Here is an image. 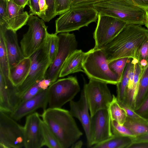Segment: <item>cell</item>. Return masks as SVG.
Listing matches in <instances>:
<instances>
[{
	"label": "cell",
	"instance_id": "6da1fadb",
	"mask_svg": "<svg viewBox=\"0 0 148 148\" xmlns=\"http://www.w3.org/2000/svg\"><path fill=\"white\" fill-rule=\"evenodd\" d=\"M148 36V29L142 25L127 24L113 40L102 49L108 63L123 58L135 59L138 49Z\"/></svg>",
	"mask_w": 148,
	"mask_h": 148
},
{
	"label": "cell",
	"instance_id": "7a4b0ae2",
	"mask_svg": "<svg viewBox=\"0 0 148 148\" xmlns=\"http://www.w3.org/2000/svg\"><path fill=\"white\" fill-rule=\"evenodd\" d=\"M40 116L55 136L61 148L71 147L83 135L69 111L61 108H49L43 110Z\"/></svg>",
	"mask_w": 148,
	"mask_h": 148
},
{
	"label": "cell",
	"instance_id": "3957f363",
	"mask_svg": "<svg viewBox=\"0 0 148 148\" xmlns=\"http://www.w3.org/2000/svg\"><path fill=\"white\" fill-rule=\"evenodd\" d=\"M92 6L98 14L117 18L127 24L144 25L146 10L133 0H104Z\"/></svg>",
	"mask_w": 148,
	"mask_h": 148
},
{
	"label": "cell",
	"instance_id": "277c9868",
	"mask_svg": "<svg viewBox=\"0 0 148 148\" xmlns=\"http://www.w3.org/2000/svg\"><path fill=\"white\" fill-rule=\"evenodd\" d=\"M86 53L82 69L89 78L116 85L119 79L109 68L106 56L102 49L94 47Z\"/></svg>",
	"mask_w": 148,
	"mask_h": 148
},
{
	"label": "cell",
	"instance_id": "5b68a950",
	"mask_svg": "<svg viewBox=\"0 0 148 148\" xmlns=\"http://www.w3.org/2000/svg\"><path fill=\"white\" fill-rule=\"evenodd\" d=\"M98 14L92 6L71 8L56 20L55 33L69 32L88 26L96 21Z\"/></svg>",
	"mask_w": 148,
	"mask_h": 148
},
{
	"label": "cell",
	"instance_id": "8992f818",
	"mask_svg": "<svg viewBox=\"0 0 148 148\" xmlns=\"http://www.w3.org/2000/svg\"><path fill=\"white\" fill-rule=\"evenodd\" d=\"M50 43L49 33L44 43L30 57L31 64L29 73L23 83L16 87L20 97L34 84L45 78L51 64L49 58Z\"/></svg>",
	"mask_w": 148,
	"mask_h": 148
},
{
	"label": "cell",
	"instance_id": "52a82bcc",
	"mask_svg": "<svg viewBox=\"0 0 148 148\" xmlns=\"http://www.w3.org/2000/svg\"><path fill=\"white\" fill-rule=\"evenodd\" d=\"M80 89L76 77L70 76L58 79L47 89L49 108H61L73 100Z\"/></svg>",
	"mask_w": 148,
	"mask_h": 148
},
{
	"label": "cell",
	"instance_id": "ba28073f",
	"mask_svg": "<svg viewBox=\"0 0 148 148\" xmlns=\"http://www.w3.org/2000/svg\"><path fill=\"white\" fill-rule=\"evenodd\" d=\"M44 21L38 16L29 15L28 31L23 35L20 47L25 58L30 57L45 42L49 33Z\"/></svg>",
	"mask_w": 148,
	"mask_h": 148
},
{
	"label": "cell",
	"instance_id": "9c48e42d",
	"mask_svg": "<svg viewBox=\"0 0 148 148\" xmlns=\"http://www.w3.org/2000/svg\"><path fill=\"white\" fill-rule=\"evenodd\" d=\"M59 46L56 56L47 70L45 78L52 84L59 77L62 68L69 56L77 49L78 43L73 33H61L58 35Z\"/></svg>",
	"mask_w": 148,
	"mask_h": 148
},
{
	"label": "cell",
	"instance_id": "30bf717a",
	"mask_svg": "<svg viewBox=\"0 0 148 148\" xmlns=\"http://www.w3.org/2000/svg\"><path fill=\"white\" fill-rule=\"evenodd\" d=\"M24 146V127L7 113L0 111V148Z\"/></svg>",
	"mask_w": 148,
	"mask_h": 148
},
{
	"label": "cell",
	"instance_id": "8fae6325",
	"mask_svg": "<svg viewBox=\"0 0 148 148\" xmlns=\"http://www.w3.org/2000/svg\"><path fill=\"white\" fill-rule=\"evenodd\" d=\"M84 89L88 106L90 116L99 110L108 109L111 101L112 95L107 84L104 82L89 79L84 84Z\"/></svg>",
	"mask_w": 148,
	"mask_h": 148
},
{
	"label": "cell",
	"instance_id": "7c38bea8",
	"mask_svg": "<svg viewBox=\"0 0 148 148\" xmlns=\"http://www.w3.org/2000/svg\"><path fill=\"white\" fill-rule=\"evenodd\" d=\"M97 27L93 33L96 49H101L113 40L127 24L115 17L98 14Z\"/></svg>",
	"mask_w": 148,
	"mask_h": 148
},
{
	"label": "cell",
	"instance_id": "4fadbf2b",
	"mask_svg": "<svg viewBox=\"0 0 148 148\" xmlns=\"http://www.w3.org/2000/svg\"><path fill=\"white\" fill-rule=\"evenodd\" d=\"M113 136L108 109L100 110L90 116V139L88 147L104 141Z\"/></svg>",
	"mask_w": 148,
	"mask_h": 148
},
{
	"label": "cell",
	"instance_id": "5bb4252c",
	"mask_svg": "<svg viewBox=\"0 0 148 148\" xmlns=\"http://www.w3.org/2000/svg\"><path fill=\"white\" fill-rule=\"evenodd\" d=\"M40 115L35 112L26 116L24 127L25 148H40L44 146L42 133V120Z\"/></svg>",
	"mask_w": 148,
	"mask_h": 148
},
{
	"label": "cell",
	"instance_id": "9a60e30c",
	"mask_svg": "<svg viewBox=\"0 0 148 148\" xmlns=\"http://www.w3.org/2000/svg\"><path fill=\"white\" fill-rule=\"evenodd\" d=\"M48 105L47 90H42L32 97L20 104L10 116L16 121L35 112L38 109H46Z\"/></svg>",
	"mask_w": 148,
	"mask_h": 148
},
{
	"label": "cell",
	"instance_id": "2e32d148",
	"mask_svg": "<svg viewBox=\"0 0 148 148\" xmlns=\"http://www.w3.org/2000/svg\"><path fill=\"white\" fill-rule=\"evenodd\" d=\"M16 32L0 24V33L3 37L10 68L17 64L24 57L18 42Z\"/></svg>",
	"mask_w": 148,
	"mask_h": 148
},
{
	"label": "cell",
	"instance_id": "e0dca14e",
	"mask_svg": "<svg viewBox=\"0 0 148 148\" xmlns=\"http://www.w3.org/2000/svg\"><path fill=\"white\" fill-rule=\"evenodd\" d=\"M69 112L73 117L77 119L81 122L86 135L87 145L90 139V116L89 115L88 106L85 91L83 88L80 98L77 101H70Z\"/></svg>",
	"mask_w": 148,
	"mask_h": 148
},
{
	"label": "cell",
	"instance_id": "ac0fdd59",
	"mask_svg": "<svg viewBox=\"0 0 148 148\" xmlns=\"http://www.w3.org/2000/svg\"><path fill=\"white\" fill-rule=\"evenodd\" d=\"M24 8L8 0L7 19L4 24L7 28L16 32L27 24L29 15Z\"/></svg>",
	"mask_w": 148,
	"mask_h": 148
},
{
	"label": "cell",
	"instance_id": "d6986e66",
	"mask_svg": "<svg viewBox=\"0 0 148 148\" xmlns=\"http://www.w3.org/2000/svg\"><path fill=\"white\" fill-rule=\"evenodd\" d=\"M81 49H76L67 58L60 72L59 77L69 74L81 72L84 73L82 64L86 55Z\"/></svg>",
	"mask_w": 148,
	"mask_h": 148
},
{
	"label": "cell",
	"instance_id": "ffe728a7",
	"mask_svg": "<svg viewBox=\"0 0 148 148\" xmlns=\"http://www.w3.org/2000/svg\"><path fill=\"white\" fill-rule=\"evenodd\" d=\"M145 69L142 67L138 62L135 64L134 70L129 81L125 99L122 102L133 110L140 79Z\"/></svg>",
	"mask_w": 148,
	"mask_h": 148
},
{
	"label": "cell",
	"instance_id": "44dd1931",
	"mask_svg": "<svg viewBox=\"0 0 148 148\" xmlns=\"http://www.w3.org/2000/svg\"><path fill=\"white\" fill-rule=\"evenodd\" d=\"M31 64L30 58H25L16 65L10 68V78L14 86L18 87L24 81L29 73Z\"/></svg>",
	"mask_w": 148,
	"mask_h": 148
},
{
	"label": "cell",
	"instance_id": "7402d4cb",
	"mask_svg": "<svg viewBox=\"0 0 148 148\" xmlns=\"http://www.w3.org/2000/svg\"><path fill=\"white\" fill-rule=\"evenodd\" d=\"M138 62L136 59L130 58L127 63L122 75L116 84L117 96L118 101L123 102L125 99L129 81L134 70L135 64Z\"/></svg>",
	"mask_w": 148,
	"mask_h": 148
},
{
	"label": "cell",
	"instance_id": "603a6c76",
	"mask_svg": "<svg viewBox=\"0 0 148 148\" xmlns=\"http://www.w3.org/2000/svg\"><path fill=\"white\" fill-rule=\"evenodd\" d=\"M133 143L132 137L113 135L109 139L92 146L93 148H128Z\"/></svg>",
	"mask_w": 148,
	"mask_h": 148
},
{
	"label": "cell",
	"instance_id": "cb8c5ba5",
	"mask_svg": "<svg viewBox=\"0 0 148 148\" xmlns=\"http://www.w3.org/2000/svg\"><path fill=\"white\" fill-rule=\"evenodd\" d=\"M148 95V65L144 69L140 79L134 110L139 107Z\"/></svg>",
	"mask_w": 148,
	"mask_h": 148
},
{
	"label": "cell",
	"instance_id": "d4e9b609",
	"mask_svg": "<svg viewBox=\"0 0 148 148\" xmlns=\"http://www.w3.org/2000/svg\"><path fill=\"white\" fill-rule=\"evenodd\" d=\"M123 125L136 136L148 133V122L144 119H138L127 116Z\"/></svg>",
	"mask_w": 148,
	"mask_h": 148
},
{
	"label": "cell",
	"instance_id": "484cf974",
	"mask_svg": "<svg viewBox=\"0 0 148 148\" xmlns=\"http://www.w3.org/2000/svg\"><path fill=\"white\" fill-rule=\"evenodd\" d=\"M108 110L111 120H115L120 124H124L127 117L126 112L120 106L116 97L114 95Z\"/></svg>",
	"mask_w": 148,
	"mask_h": 148
},
{
	"label": "cell",
	"instance_id": "4316f807",
	"mask_svg": "<svg viewBox=\"0 0 148 148\" xmlns=\"http://www.w3.org/2000/svg\"><path fill=\"white\" fill-rule=\"evenodd\" d=\"M10 66L4 41L2 35L0 33V72L6 80H10Z\"/></svg>",
	"mask_w": 148,
	"mask_h": 148
},
{
	"label": "cell",
	"instance_id": "83f0119b",
	"mask_svg": "<svg viewBox=\"0 0 148 148\" xmlns=\"http://www.w3.org/2000/svg\"><path fill=\"white\" fill-rule=\"evenodd\" d=\"M52 84L49 80L45 78L37 82L21 97L20 104L32 97L40 91L47 89Z\"/></svg>",
	"mask_w": 148,
	"mask_h": 148
},
{
	"label": "cell",
	"instance_id": "f1b7e54d",
	"mask_svg": "<svg viewBox=\"0 0 148 148\" xmlns=\"http://www.w3.org/2000/svg\"><path fill=\"white\" fill-rule=\"evenodd\" d=\"M5 79L0 72V111L11 113L13 111L5 88Z\"/></svg>",
	"mask_w": 148,
	"mask_h": 148
},
{
	"label": "cell",
	"instance_id": "f546056e",
	"mask_svg": "<svg viewBox=\"0 0 148 148\" xmlns=\"http://www.w3.org/2000/svg\"><path fill=\"white\" fill-rule=\"evenodd\" d=\"M42 127L44 146L49 148H61L54 134L43 121Z\"/></svg>",
	"mask_w": 148,
	"mask_h": 148
},
{
	"label": "cell",
	"instance_id": "4dcf8cb0",
	"mask_svg": "<svg viewBox=\"0 0 148 148\" xmlns=\"http://www.w3.org/2000/svg\"><path fill=\"white\" fill-rule=\"evenodd\" d=\"M129 58H119L112 61L108 63L109 68L112 71L118 76L119 80L122 75Z\"/></svg>",
	"mask_w": 148,
	"mask_h": 148
},
{
	"label": "cell",
	"instance_id": "1f68e13d",
	"mask_svg": "<svg viewBox=\"0 0 148 148\" xmlns=\"http://www.w3.org/2000/svg\"><path fill=\"white\" fill-rule=\"evenodd\" d=\"M111 127L113 135L129 136L136 137L134 134L127 127L121 124L115 120H111Z\"/></svg>",
	"mask_w": 148,
	"mask_h": 148
},
{
	"label": "cell",
	"instance_id": "d6a6232c",
	"mask_svg": "<svg viewBox=\"0 0 148 148\" xmlns=\"http://www.w3.org/2000/svg\"><path fill=\"white\" fill-rule=\"evenodd\" d=\"M50 43L49 50V58L51 64L57 54L59 46V38L55 33L50 34Z\"/></svg>",
	"mask_w": 148,
	"mask_h": 148
},
{
	"label": "cell",
	"instance_id": "836d02e7",
	"mask_svg": "<svg viewBox=\"0 0 148 148\" xmlns=\"http://www.w3.org/2000/svg\"><path fill=\"white\" fill-rule=\"evenodd\" d=\"M135 59L138 60V62L144 60L148 63V36L138 49L136 54Z\"/></svg>",
	"mask_w": 148,
	"mask_h": 148
},
{
	"label": "cell",
	"instance_id": "e575fe53",
	"mask_svg": "<svg viewBox=\"0 0 148 148\" xmlns=\"http://www.w3.org/2000/svg\"><path fill=\"white\" fill-rule=\"evenodd\" d=\"M71 8L70 0H55L56 16L64 13Z\"/></svg>",
	"mask_w": 148,
	"mask_h": 148
},
{
	"label": "cell",
	"instance_id": "d590c367",
	"mask_svg": "<svg viewBox=\"0 0 148 148\" xmlns=\"http://www.w3.org/2000/svg\"><path fill=\"white\" fill-rule=\"evenodd\" d=\"M134 110L148 122V95L139 107Z\"/></svg>",
	"mask_w": 148,
	"mask_h": 148
},
{
	"label": "cell",
	"instance_id": "8d00e7d4",
	"mask_svg": "<svg viewBox=\"0 0 148 148\" xmlns=\"http://www.w3.org/2000/svg\"><path fill=\"white\" fill-rule=\"evenodd\" d=\"M71 8L92 6L95 3L104 0H70Z\"/></svg>",
	"mask_w": 148,
	"mask_h": 148
},
{
	"label": "cell",
	"instance_id": "74e56055",
	"mask_svg": "<svg viewBox=\"0 0 148 148\" xmlns=\"http://www.w3.org/2000/svg\"><path fill=\"white\" fill-rule=\"evenodd\" d=\"M46 1L48 8L44 21L45 22H48L56 16L55 14V0Z\"/></svg>",
	"mask_w": 148,
	"mask_h": 148
},
{
	"label": "cell",
	"instance_id": "f35d334b",
	"mask_svg": "<svg viewBox=\"0 0 148 148\" xmlns=\"http://www.w3.org/2000/svg\"><path fill=\"white\" fill-rule=\"evenodd\" d=\"M8 0H0V24H5L7 19Z\"/></svg>",
	"mask_w": 148,
	"mask_h": 148
},
{
	"label": "cell",
	"instance_id": "ab89813d",
	"mask_svg": "<svg viewBox=\"0 0 148 148\" xmlns=\"http://www.w3.org/2000/svg\"><path fill=\"white\" fill-rule=\"evenodd\" d=\"M118 101L120 106L122 107L126 112L127 116L138 119H144L136 113L133 110L124 104L123 103Z\"/></svg>",
	"mask_w": 148,
	"mask_h": 148
},
{
	"label": "cell",
	"instance_id": "60d3db41",
	"mask_svg": "<svg viewBox=\"0 0 148 148\" xmlns=\"http://www.w3.org/2000/svg\"><path fill=\"white\" fill-rule=\"evenodd\" d=\"M38 0H29L28 5L29 8V15H40V12L38 3Z\"/></svg>",
	"mask_w": 148,
	"mask_h": 148
},
{
	"label": "cell",
	"instance_id": "b9f144b4",
	"mask_svg": "<svg viewBox=\"0 0 148 148\" xmlns=\"http://www.w3.org/2000/svg\"><path fill=\"white\" fill-rule=\"evenodd\" d=\"M38 3L40 12V15L39 17L44 20L46 12L48 8L46 1L38 0Z\"/></svg>",
	"mask_w": 148,
	"mask_h": 148
},
{
	"label": "cell",
	"instance_id": "7bdbcfd3",
	"mask_svg": "<svg viewBox=\"0 0 148 148\" xmlns=\"http://www.w3.org/2000/svg\"><path fill=\"white\" fill-rule=\"evenodd\" d=\"M133 143L148 142V133L132 137Z\"/></svg>",
	"mask_w": 148,
	"mask_h": 148
},
{
	"label": "cell",
	"instance_id": "ee69618b",
	"mask_svg": "<svg viewBox=\"0 0 148 148\" xmlns=\"http://www.w3.org/2000/svg\"><path fill=\"white\" fill-rule=\"evenodd\" d=\"M138 6L145 10L148 9V0H133Z\"/></svg>",
	"mask_w": 148,
	"mask_h": 148
},
{
	"label": "cell",
	"instance_id": "f6af8a7d",
	"mask_svg": "<svg viewBox=\"0 0 148 148\" xmlns=\"http://www.w3.org/2000/svg\"><path fill=\"white\" fill-rule=\"evenodd\" d=\"M128 148H148V142L132 143Z\"/></svg>",
	"mask_w": 148,
	"mask_h": 148
},
{
	"label": "cell",
	"instance_id": "bcb514c9",
	"mask_svg": "<svg viewBox=\"0 0 148 148\" xmlns=\"http://www.w3.org/2000/svg\"><path fill=\"white\" fill-rule=\"evenodd\" d=\"M16 5L25 8L27 5H28L29 0H8Z\"/></svg>",
	"mask_w": 148,
	"mask_h": 148
},
{
	"label": "cell",
	"instance_id": "7dc6e473",
	"mask_svg": "<svg viewBox=\"0 0 148 148\" xmlns=\"http://www.w3.org/2000/svg\"><path fill=\"white\" fill-rule=\"evenodd\" d=\"M83 144V142L81 140L77 141L72 145L71 147L73 148H81Z\"/></svg>",
	"mask_w": 148,
	"mask_h": 148
},
{
	"label": "cell",
	"instance_id": "c3c4849f",
	"mask_svg": "<svg viewBox=\"0 0 148 148\" xmlns=\"http://www.w3.org/2000/svg\"><path fill=\"white\" fill-rule=\"evenodd\" d=\"M146 11V18L144 25L148 29V9Z\"/></svg>",
	"mask_w": 148,
	"mask_h": 148
}]
</instances>
